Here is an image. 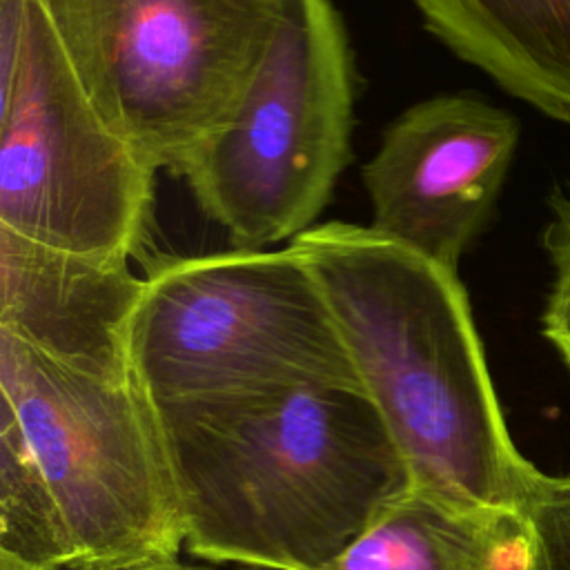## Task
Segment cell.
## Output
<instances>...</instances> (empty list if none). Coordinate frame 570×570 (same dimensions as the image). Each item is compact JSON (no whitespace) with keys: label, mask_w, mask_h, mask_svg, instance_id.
Returning a JSON list of instances; mask_svg holds the SVG:
<instances>
[{"label":"cell","mask_w":570,"mask_h":570,"mask_svg":"<svg viewBox=\"0 0 570 570\" xmlns=\"http://www.w3.org/2000/svg\"><path fill=\"white\" fill-rule=\"evenodd\" d=\"M187 550L254 570L327 568L407 483L363 390L154 405Z\"/></svg>","instance_id":"1"},{"label":"cell","mask_w":570,"mask_h":570,"mask_svg":"<svg viewBox=\"0 0 570 570\" xmlns=\"http://www.w3.org/2000/svg\"><path fill=\"white\" fill-rule=\"evenodd\" d=\"M289 245L316 278L410 483L525 514L546 474L512 443L459 272L343 220Z\"/></svg>","instance_id":"2"},{"label":"cell","mask_w":570,"mask_h":570,"mask_svg":"<svg viewBox=\"0 0 570 570\" xmlns=\"http://www.w3.org/2000/svg\"><path fill=\"white\" fill-rule=\"evenodd\" d=\"M0 557L33 570L178 554L185 523L151 399L0 332Z\"/></svg>","instance_id":"3"},{"label":"cell","mask_w":570,"mask_h":570,"mask_svg":"<svg viewBox=\"0 0 570 570\" xmlns=\"http://www.w3.org/2000/svg\"><path fill=\"white\" fill-rule=\"evenodd\" d=\"M129 367L154 405L363 390L332 309L292 245L147 261Z\"/></svg>","instance_id":"4"},{"label":"cell","mask_w":570,"mask_h":570,"mask_svg":"<svg viewBox=\"0 0 570 570\" xmlns=\"http://www.w3.org/2000/svg\"><path fill=\"white\" fill-rule=\"evenodd\" d=\"M354 53L332 0H285L229 118L176 171L234 249L316 227L352 156Z\"/></svg>","instance_id":"5"},{"label":"cell","mask_w":570,"mask_h":570,"mask_svg":"<svg viewBox=\"0 0 570 570\" xmlns=\"http://www.w3.org/2000/svg\"><path fill=\"white\" fill-rule=\"evenodd\" d=\"M156 174L100 118L40 0H0V227L131 258L147 245Z\"/></svg>","instance_id":"6"},{"label":"cell","mask_w":570,"mask_h":570,"mask_svg":"<svg viewBox=\"0 0 570 570\" xmlns=\"http://www.w3.org/2000/svg\"><path fill=\"white\" fill-rule=\"evenodd\" d=\"M100 118L176 171L229 118L285 0H40Z\"/></svg>","instance_id":"7"},{"label":"cell","mask_w":570,"mask_h":570,"mask_svg":"<svg viewBox=\"0 0 570 570\" xmlns=\"http://www.w3.org/2000/svg\"><path fill=\"white\" fill-rule=\"evenodd\" d=\"M519 142L514 116L459 91L423 98L383 131L361 178L370 227L459 272L490 218Z\"/></svg>","instance_id":"8"},{"label":"cell","mask_w":570,"mask_h":570,"mask_svg":"<svg viewBox=\"0 0 570 570\" xmlns=\"http://www.w3.org/2000/svg\"><path fill=\"white\" fill-rule=\"evenodd\" d=\"M142 292L129 258L67 252L0 227V332L62 363L129 376Z\"/></svg>","instance_id":"9"},{"label":"cell","mask_w":570,"mask_h":570,"mask_svg":"<svg viewBox=\"0 0 570 570\" xmlns=\"http://www.w3.org/2000/svg\"><path fill=\"white\" fill-rule=\"evenodd\" d=\"M523 512L407 483L323 570H528Z\"/></svg>","instance_id":"10"},{"label":"cell","mask_w":570,"mask_h":570,"mask_svg":"<svg viewBox=\"0 0 570 570\" xmlns=\"http://www.w3.org/2000/svg\"><path fill=\"white\" fill-rule=\"evenodd\" d=\"M463 62L570 125V0H412Z\"/></svg>","instance_id":"11"},{"label":"cell","mask_w":570,"mask_h":570,"mask_svg":"<svg viewBox=\"0 0 570 570\" xmlns=\"http://www.w3.org/2000/svg\"><path fill=\"white\" fill-rule=\"evenodd\" d=\"M552 218L543 232V247L552 263V285L543 307V336L570 367V194L550 198Z\"/></svg>","instance_id":"12"},{"label":"cell","mask_w":570,"mask_h":570,"mask_svg":"<svg viewBox=\"0 0 570 570\" xmlns=\"http://www.w3.org/2000/svg\"><path fill=\"white\" fill-rule=\"evenodd\" d=\"M525 517L532 534L528 570H570V476H543Z\"/></svg>","instance_id":"13"},{"label":"cell","mask_w":570,"mask_h":570,"mask_svg":"<svg viewBox=\"0 0 570 570\" xmlns=\"http://www.w3.org/2000/svg\"><path fill=\"white\" fill-rule=\"evenodd\" d=\"M67 570H209L194 563L183 561L178 554H160V557H147L125 563H105V566H78Z\"/></svg>","instance_id":"14"},{"label":"cell","mask_w":570,"mask_h":570,"mask_svg":"<svg viewBox=\"0 0 570 570\" xmlns=\"http://www.w3.org/2000/svg\"><path fill=\"white\" fill-rule=\"evenodd\" d=\"M0 570H33V568H27V566H22V563H18V561H11V559H7V557H0Z\"/></svg>","instance_id":"15"},{"label":"cell","mask_w":570,"mask_h":570,"mask_svg":"<svg viewBox=\"0 0 570 570\" xmlns=\"http://www.w3.org/2000/svg\"><path fill=\"white\" fill-rule=\"evenodd\" d=\"M240 570H254V568H240Z\"/></svg>","instance_id":"16"}]
</instances>
